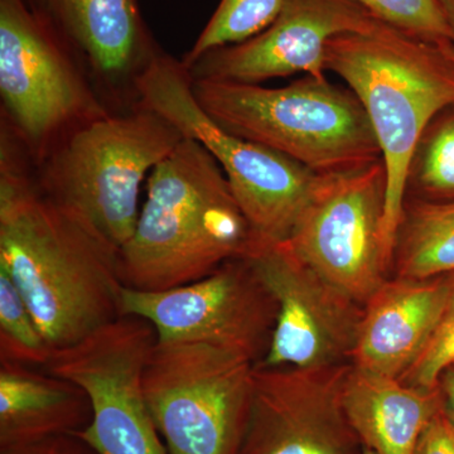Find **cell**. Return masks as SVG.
Wrapping results in <instances>:
<instances>
[{
	"instance_id": "obj_13",
	"label": "cell",
	"mask_w": 454,
	"mask_h": 454,
	"mask_svg": "<svg viewBox=\"0 0 454 454\" xmlns=\"http://www.w3.org/2000/svg\"><path fill=\"white\" fill-rule=\"evenodd\" d=\"M351 365L255 366L240 454H363L343 406Z\"/></svg>"
},
{
	"instance_id": "obj_27",
	"label": "cell",
	"mask_w": 454,
	"mask_h": 454,
	"mask_svg": "<svg viewBox=\"0 0 454 454\" xmlns=\"http://www.w3.org/2000/svg\"><path fill=\"white\" fill-rule=\"evenodd\" d=\"M438 389L441 393L444 411L452 418L454 422V366L448 367L446 372L442 373L438 382Z\"/></svg>"
},
{
	"instance_id": "obj_3",
	"label": "cell",
	"mask_w": 454,
	"mask_h": 454,
	"mask_svg": "<svg viewBox=\"0 0 454 454\" xmlns=\"http://www.w3.org/2000/svg\"><path fill=\"white\" fill-rule=\"evenodd\" d=\"M325 70L356 95L380 145L387 178L385 247L393 267L411 154L429 121L454 104V44L378 20L328 42Z\"/></svg>"
},
{
	"instance_id": "obj_21",
	"label": "cell",
	"mask_w": 454,
	"mask_h": 454,
	"mask_svg": "<svg viewBox=\"0 0 454 454\" xmlns=\"http://www.w3.org/2000/svg\"><path fill=\"white\" fill-rule=\"evenodd\" d=\"M284 3L286 0H221L182 64L188 68L212 50L255 37L276 20Z\"/></svg>"
},
{
	"instance_id": "obj_10",
	"label": "cell",
	"mask_w": 454,
	"mask_h": 454,
	"mask_svg": "<svg viewBox=\"0 0 454 454\" xmlns=\"http://www.w3.org/2000/svg\"><path fill=\"white\" fill-rule=\"evenodd\" d=\"M387 187L382 160L322 175L288 239L317 273L361 306L393 270L384 238Z\"/></svg>"
},
{
	"instance_id": "obj_8",
	"label": "cell",
	"mask_w": 454,
	"mask_h": 454,
	"mask_svg": "<svg viewBox=\"0 0 454 454\" xmlns=\"http://www.w3.org/2000/svg\"><path fill=\"white\" fill-rule=\"evenodd\" d=\"M255 364L202 342H155L145 370L149 413L168 454H240Z\"/></svg>"
},
{
	"instance_id": "obj_12",
	"label": "cell",
	"mask_w": 454,
	"mask_h": 454,
	"mask_svg": "<svg viewBox=\"0 0 454 454\" xmlns=\"http://www.w3.org/2000/svg\"><path fill=\"white\" fill-rule=\"evenodd\" d=\"M247 258L278 304L260 367L351 364L364 306L317 273L289 241H256Z\"/></svg>"
},
{
	"instance_id": "obj_26",
	"label": "cell",
	"mask_w": 454,
	"mask_h": 454,
	"mask_svg": "<svg viewBox=\"0 0 454 454\" xmlns=\"http://www.w3.org/2000/svg\"><path fill=\"white\" fill-rule=\"evenodd\" d=\"M0 454H98L91 447L74 434L55 435L28 442L0 447Z\"/></svg>"
},
{
	"instance_id": "obj_6",
	"label": "cell",
	"mask_w": 454,
	"mask_h": 454,
	"mask_svg": "<svg viewBox=\"0 0 454 454\" xmlns=\"http://www.w3.org/2000/svg\"><path fill=\"white\" fill-rule=\"evenodd\" d=\"M136 89L140 104L216 160L258 240L291 238L322 175L221 128L196 100L186 66L163 51L140 74Z\"/></svg>"
},
{
	"instance_id": "obj_25",
	"label": "cell",
	"mask_w": 454,
	"mask_h": 454,
	"mask_svg": "<svg viewBox=\"0 0 454 454\" xmlns=\"http://www.w3.org/2000/svg\"><path fill=\"white\" fill-rule=\"evenodd\" d=\"M414 454H454V422L443 405L427 424Z\"/></svg>"
},
{
	"instance_id": "obj_23",
	"label": "cell",
	"mask_w": 454,
	"mask_h": 454,
	"mask_svg": "<svg viewBox=\"0 0 454 454\" xmlns=\"http://www.w3.org/2000/svg\"><path fill=\"white\" fill-rule=\"evenodd\" d=\"M376 20L418 37L452 42L437 0H354Z\"/></svg>"
},
{
	"instance_id": "obj_9",
	"label": "cell",
	"mask_w": 454,
	"mask_h": 454,
	"mask_svg": "<svg viewBox=\"0 0 454 454\" xmlns=\"http://www.w3.org/2000/svg\"><path fill=\"white\" fill-rule=\"evenodd\" d=\"M157 342L142 317H119L68 348L56 349L44 372L88 394L92 419L77 433L98 454H168L149 413L145 370Z\"/></svg>"
},
{
	"instance_id": "obj_29",
	"label": "cell",
	"mask_w": 454,
	"mask_h": 454,
	"mask_svg": "<svg viewBox=\"0 0 454 454\" xmlns=\"http://www.w3.org/2000/svg\"><path fill=\"white\" fill-rule=\"evenodd\" d=\"M363 454H376L373 450H369V448L363 447Z\"/></svg>"
},
{
	"instance_id": "obj_1",
	"label": "cell",
	"mask_w": 454,
	"mask_h": 454,
	"mask_svg": "<svg viewBox=\"0 0 454 454\" xmlns=\"http://www.w3.org/2000/svg\"><path fill=\"white\" fill-rule=\"evenodd\" d=\"M0 268L16 283L53 351L121 316L119 249L42 192L31 158L3 125Z\"/></svg>"
},
{
	"instance_id": "obj_17",
	"label": "cell",
	"mask_w": 454,
	"mask_h": 454,
	"mask_svg": "<svg viewBox=\"0 0 454 454\" xmlns=\"http://www.w3.org/2000/svg\"><path fill=\"white\" fill-rule=\"evenodd\" d=\"M442 405L439 389L411 387L354 365L343 387L349 423L363 447L376 454H414L420 434Z\"/></svg>"
},
{
	"instance_id": "obj_15",
	"label": "cell",
	"mask_w": 454,
	"mask_h": 454,
	"mask_svg": "<svg viewBox=\"0 0 454 454\" xmlns=\"http://www.w3.org/2000/svg\"><path fill=\"white\" fill-rule=\"evenodd\" d=\"M70 47L113 112L139 103L137 82L160 52L138 0H25Z\"/></svg>"
},
{
	"instance_id": "obj_7",
	"label": "cell",
	"mask_w": 454,
	"mask_h": 454,
	"mask_svg": "<svg viewBox=\"0 0 454 454\" xmlns=\"http://www.w3.org/2000/svg\"><path fill=\"white\" fill-rule=\"evenodd\" d=\"M2 125L35 167L68 134L113 113L82 62L25 0H0Z\"/></svg>"
},
{
	"instance_id": "obj_24",
	"label": "cell",
	"mask_w": 454,
	"mask_h": 454,
	"mask_svg": "<svg viewBox=\"0 0 454 454\" xmlns=\"http://www.w3.org/2000/svg\"><path fill=\"white\" fill-rule=\"evenodd\" d=\"M450 366H454V273H450L446 304L426 348L400 380L411 387L438 389L442 373Z\"/></svg>"
},
{
	"instance_id": "obj_11",
	"label": "cell",
	"mask_w": 454,
	"mask_h": 454,
	"mask_svg": "<svg viewBox=\"0 0 454 454\" xmlns=\"http://www.w3.org/2000/svg\"><path fill=\"white\" fill-rule=\"evenodd\" d=\"M142 317L160 342H202L231 349L255 365L268 354L278 304L249 258L160 292L122 288L121 316Z\"/></svg>"
},
{
	"instance_id": "obj_4",
	"label": "cell",
	"mask_w": 454,
	"mask_h": 454,
	"mask_svg": "<svg viewBox=\"0 0 454 454\" xmlns=\"http://www.w3.org/2000/svg\"><path fill=\"white\" fill-rule=\"evenodd\" d=\"M192 90L221 128L318 175L352 172L382 160L360 100L327 76H303L282 88L192 79Z\"/></svg>"
},
{
	"instance_id": "obj_14",
	"label": "cell",
	"mask_w": 454,
	"mask_h": 454,
	"mask_svg": "<svg viewBox=\"0 0 454 454\" xmlns=\"http://www.w3.org/2000/svg\"><path fill=\"white\" fill-rule=\"evenodd\" d=\"M378 20L354 0H286L276 20L255 37L212 50L186 68L193 80L244 83L298 74L325 77L328 42Z\"/></svg>"
},
{
	"instance_id": "obj_20",
	"label": "cell",
	"mask_w": 454,
	"mask_h": 454,
	"mask_svg": "<svg viewBox=\"0 0 454 454\" xmlns=\"http://www.w3.org/2000/svg\"><path fill=\"white\" fill-rule=\"evenodd\" d=\"M405 199L454 200V104L439 112L418 140L406 170Z\"/></svg>"
},
{
	"instance_id": "obj_16",
	"label": "cell",
	"mask_w": 454,
	"mask_h": 454,
	"mask_svg": "<svg viewBox=\"0 0 454 454\" xmlns=\"http://www.w3.org/2000/svg\"><path fill=\"white\" fill-rule=\"evenodd\" d=\"M450 289V274L387 279L364 306L351 364L400 379L422 354Z\"/></svg>"
},
{
	"instance_id": "obj_22",
	"label": "cell",
	"mask_w": 454,
	"mask_h": 454,
	"mask_svg": "<svg viewBox=\"0 0 454 454\" xmlns=\"http://www.w3.org/2000/svg\"><path fill=\"white\" fill-rule=\"evenodd\" d=\"M52 354L22 293L0 268V361L43 369Z\"/></svg>"
},
{
	"instance_id": "obj_5",
	"label": "cell",
	"mask_w": 454,
	"mask_h": 454,
	"mask_svg": "<svg viewBox=\"0 0 454 454\" xmlns=\"http://www.w3.org/2000/svg\"><path fill=\"white\" fill-rule=\"evenodd\" d=\"M184 139L138 103L68 134L35 167V179L44 195L121 250L138 221L143 182Z\"/></svg>"
},
{
	"instance_id": "obj_28",
	"label": "cell",
	"mask_w": 454,
	"mask_h": 454,
	"mask_svg": "<svg viewBox=\"0 0 454 454\" xmlns=\"http://www.w3.org/2000/svg\"><path fill=\"white\" fill-rule=\"evenodd\" d=\"M437 2L442 13H443L444 20H446L450 33V40L454 44V0H437Z\"/></svg>"
},
{
	"instance_id": "obj_19",
	"label": "cell",
	"mask_w": 454,
	"mask_h": 454,
	"mask_svg": "<svg viewBox=\"0 0 454 454\" xmlns=\"http://www.w3.org/2000/svg\"><path fill=\"white\" fill-rule=\"evenodd\" d=\"M393 270L395 277L409 279L454 273V200L405 199Z\"/></svg>"
},
{
	"instance_id": "obj_18",
	"label": "cell",
	"mask_w": 454,
	"mask_h": 454,
	"mask_svg": "<svg viewBox=\"0 0 454 454\" xmlns=\"http://www.w3.org/2000/svg\"><path fill=\"white\" fill-rule=\"evenodd\" d=\"M92 419L88 394L43 369L0 361V447L77 434Z\"/></svg>"
},
{
	"instance_id": "obj_2",
	"label": "cell",
	"mask_w": 454,
	"mask_h": 454,
	"mask_svg": "<svg viewBox=\"0 0 454 454\" xmlns=\"http://www.w3.org/2000/svg\"><path fill=\"white\" fill-rule=\"evenodd\" d=\"M256 241L219 163L184 138L148 176L136 229L119 250V277L134 291H167L247 258Z\"/></svg>"
}]
</instances>
